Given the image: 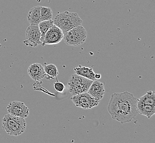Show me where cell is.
<instances>
[{"label": "cell", "instance_id": "cell-10", "mask_svg": "<svg viewBox=\"0 0 155 143\" xmlns=\"http://www.w3.org/2000/svg\"><path fill=\"white\" fill-rule=\"evenodd\" d=\"M28 73L35 81H41L45 78L48 79V75L45 73L44 67L39 63L31 64L28 68Z\"/></svg>", "mask_w": 155, "mask_h": 143}, {"label": "cell", "instance_id": "cell-12", "mask_svg": "<svg viewBox=\"0 0 155 143\" xmlns=\"http://www.w3.org/2000/svg\"><path fill=\"white\" fill-rule=\"evenodd\" d=\"M74 71L76 75L86 78L91 81L96 80L95 77V73L91 67L79 66L74 68Z\"/></svg>", "mask_w": 155, "mask_h": 143}, {"label": "cell", "instance_id": "cell-7", "mask_svg": "<svg viewBox=\"0 0 155 143\" xmlns=\"http://www.w3.org/2000/svg\"><path fill=\"white\" fill-rule=\"evenodd\" d=\"M25 40L23 41L25 45L31 47L41 45V33L38 24H30L25 31Z\"/></svg>", "mask_w": 155, "mask_h": 143}, {"label": "cell", "instance_id": "cell-3", "mask_svg": "<svg viewBox=\"0 0 155 143\" xmlns=\"http://www.w3.org/2000/svg\"><path fill=\"white\" fill-rule=\"evenodd\" d=\"M26 125L24 118L13 116L9 113L5 115L2 118V128L10 135L18 136L23 133Z\"/></svg>", "mask_w": 155, "mask_h": 143}, {"label": "cell", "instance_id": "cell-16", "mask_svg": "<svg viewBox=\"0 0 155 143\" xmlns=\"http://www.w3.org/2000/svg\"><path fill=\"white\" fill-rule=\"evenodd\" d=\"M137 102L145 105H155V93L153 91H149L137 99Z\"/></svg>", "mask_w": 155, "mask_h": 143}, {"label": "cell", "instance_id": "cell-9", "mask_svg": "<svg viewBox=\"0 0 155 143\" xmlns=\"http://www.w3.org/2000/svg\"><path fill=\"white\" fill-rule=\"evenodd\" d=\"M7 109L9 114L15 116L26 118L29 114V109L23 102H10Z\"/></svg>", "mask_w": 155, "mask_h": 143}, {"label": "cell", "instance_id": "cell-8", "mask_svg": "<svg viewBox=\"0 0 155 143\" xmlns=\"http://www.w3.org/2000/svg\"><path fill=\"white\" fill-rule=\"evenodd\" d=\"M63 39V33L58 27L54 24L45 34L44 42L41 45H56Z\"/></svg>", "mask_w": 155, "mask_h": 143}, {"label": "cell", "instance_id": "cell-2", "mask_svg": "<svg viewBox=\"0 0 155 143\" xmlns=\"http://www.w3.org/2000/svg\"><path fill=\"white\" fill-rule=\"evenodd\" d=\"M83 21L77 13L64 11L56 15L54 23L62 31L66 33L75 27L81 25Z\"/></svg>", "mask_w": 155, "mask_h": 143}, {"label": "cell", "instance_id": "cell-14", "mask_svg": "<svg viewBox=\"0 0 155 143\" xmlns=\"http://www.w3.org/2000/svg\"><path fill=\"white\" fill-rule=\"evenodd\" d=\"M137 108L138 113L147 117L148 118H150L155 115V105L143 104L137 102Z\"/></svg>", "mask_w": 155, "mask_h": 143}, {"label": "cell", "instance_id": "cell-11", "mask_svg": "<svg viewBox=\"0 0 155 143\" xmlns=\"http://www.w3.org/2000/svg\"><path fill=\"white\" fill-rule=\"evenodd\" d=\"M87 92L100 101L104 98L105 92L104 85L101 81L95 80L91 84Z\"/></svg>", "mask_w": 155, "mask_h": 143}, {"label": "cell", "instance_id": "cell-13", "mask_svg": "<svg viewBox=\"0 0 155 143\" xmlns=\"http://www.w3.org/2000/svg\"><path fill=\"white\" fill-rule=\"evenodd\" d=\"M41 6H36L30 9L27 15L28 21L30 24H38L41 22Z\"/></svg>", "mask_w": 155, "mask_h": 143}, {"label": "cell", "instance_id": "cell-6", "mask_svg": "<svg viewBox=\"0 0 155 143\" xmlns=\"http://www.w3.org/2000/svg\"><path fill=\"white\" fill-rule=\"evenodd\" d=\"M71 99L77 107H80L84 110L91 109L96 107L100 102V101L94 98L87 92L73 96Z\"/></svg>", "mask_w": 155, "mask_h": 143}, {"label": "cell", "instance_id": "cell-20", "mask_svg": "<svg viewBox=\"0 0 155 143\" xmlns=\"http://www.w3.org/2000/svg\"><path fill=\"white\" fill-rule=\"evenodd\" d=\"M95 77L96 79H100L101 77V75L100 74H95Z\"/></svg>", "mask_w": 155, "mask_h": 143}, {"label": "cell", "instance_id": "cell-18", "mask_svg": "<svg viewBox=\"0 0 155 143\" xmlns=\"http://www.w3.org/2000/svg\"><path fill=\"white\" fill-rule=\"evenodd\" d=\"M40 17H41V21H48V20L52 19L53 17L52 10L50 7L41 6Z\"/></svg>", "mask_w": 155, "mask_h": 143}, {"label": "cell", "instance_id": "cell-4", "mask_svg": "<svg viewBox=\"0 0 155 143\" xmlns=\"http://www.w3.org/2000/svg\"><path fill=\"white\" fill-rule=\"evenodd\" d=\"M93 81L79 75H72L68 81L69 92L73 96L87 91Z\"/></svg>", "mask_w": 155, "mask_h": 143}, {"label": "cell", "instance_id": "cell-15", "mask_svg": "<svg viewBox=\"0 0 155 143\" xmlns=\"http://www.w3.org/2000/svg\"><path fill=\"white\" fill-rule=\"evenodd\" d=\"M54 21L52 19L48 20V21H41L39 24V29L41 33V38H40V42L42 44L44 40V37H45V34L48 32V30L51 28L53 25H54Z\"/></svg>", "mask_w": 155, "mask_h": 143}, {"label": "cell", "instance_id": "cell-19", "mask_svg": "<svg viewBox=\"0 0 155 143\" xmlns=\"http://www.w3.org/2000/svg\"><path fill=\"white\" fill-rule=\"evenodd\" d=\"M54 88L56 91L61 93L63 92L65 89V85L62 82L57 81L55 83H54Z\"/></svg>", "mask_w": 155, "mask_h": 143}, {"label": "cell", "instance_id": "cell-1", "mask_svg": "<svg viewBox=\"0 0 155 143\" xmlns=\"http://www.w3.org/2000/svg\"><path fill=\"white\" fill-rule=\"evenodd\" d=\"M137 98L128 91L114 93L110 95L107 111L111 117L124 124L130 122L138 113Z\"/></svg>", "mask_w": 155, "mask_h": 143}, {"label": "cell", "instance_id": "cell-17", "mask_svg": "<svg viewBox=\"0 0 155 143\" xmlns=\"http://www.w3.org/2000/svg\"><path fill=\"white\" fill-rule=\"evenodd\" d=\"M44 68L46 74L48 75V80L56 78L58 75V69L54 64L51 63L48 65H45Z\"/></svg>", "mask_w": 155, "mask_h": 143}, {"label": "cell", "instance_id": "cell-5", "mask_svg": "<svg viewBox=\"0 0 155 143\" xmlns=\"http://www.w3.org/2000/svg\"><path fill=\"white\" fill-rule=\"evenodd\" d=\"M87 38V30L81 25L75 27L63 34V39L65 43L71 46L83 45Z\"/></svg>", "mask_w": 155, "mask_h": 143}]
</instances>
